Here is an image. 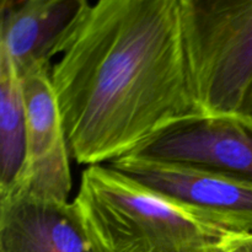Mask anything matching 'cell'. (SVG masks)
<instances>
[{"label":"cell","instance_id":"obj_11","mask_svg":"<svg viewBox=\"0 0 252 252\" xmlns=\"http://www.w3.org/2000/svg\"><path fill=\"white\" fill-rule=\"evenodd\" d=\"M241 115H244L245 117H248L249 120L252 121V85L249 90L248 95H246L245 100H244L243 106H241L240 110Z\"/></svg>","mask_w":252,"mask_h":252},{"label":"cell","instance_id":"obj_7","mask_svg":"<svg viewBox=\"0 0 252 252\" xmlns=\"http://www.w3.org/2000/svg\"><path fill=\"white\" fill-rule=\"evenodd\" d=\"M0 252H100L73 202L0 198Z\"/></svg>","mask_w":252,"mask_h":252},{"label":"cell","instance_id":"obj_8","mask_svg":"<svg viewBox=\"0 0 252 252\" xmlns=\"http://www.w3.org/2000/svg\"><path fill=\"white\" fill-rule=\"evenodd\" d=\"M86 0H2L0 52L20 76L51 63L57 48L86 5Z\"/></svg>","mask_w":252,"mask_h":252},{"label":"cell","instance_id":"obj_1","mask_svg":"<svg viewBox=\"0 0 252 252\" xmlns=\"http://www.w3.org/2000/svg\"><path fill=\"white\" fill-rule=\"evenodd\" d=\"M56 56L52 84L78 164L108 165L207 117L189 74L181 0L88 1Z\"/></svg>","mask_w":252,"mask_h":252},{"label":"cell","instance_id":"obj_9","mask_svg":"<svg viewBox=\"0 0 252 252\" xmlns=\"http://www.w3.org/2000/svg\"><path fill=\"white\" fill-rule=\"evenodd\" d=\"M26 155V108L22 78L0 52V197L16 187Z\"/></svg>","mask_w":252,"mask_h":252},{"label":"cell","instance_id":"obj_4","mask_svg":"<svg viewBox=\"0 0 252 252\" xmlns=\"http://www.w3.org/2000/svg\"><path fill=\"white\" fill-rule=\"evenodd\" d=\"M51 70V63H41L22 76L26 155L16 187L5 197L25 194L42 201L69 202L73 186L70 150Z\"/></svg>","mask_w":252,"mask_h":252},{"label":"cell","instance_id":"obj_2","mask_svg":"<svg viewBox=\"0 0 252 252\" xmlns=\"http://www.w3.org/2000/svg\"><path fill=\"white\" fill-rule=\"evenodd\" d=\"M73 203L100 252H226L238 234L108 165L84 170Z\"/></svg>","mask_w":252,"mask_h":252},{"label":"cell","instance_id":"obj_5","mask_svg":"<svg viewBox=\"0 0 252 252\" xmlns=\"http://www.w3.org/2000/svg\"><path fill=\"white\" fill-rule=\"evenodd\" d=\"M108 166L154 191L219 217L238 234H252V181L198 165L128 155Z\"/></svg>","mask_w":252,"mask_h":252},{"label":"cell","instance_id":"obj_3","mask_svg":"<svg viewBox=\"0 0 252 252\" xmlns=\"http://www.w3.org/2000/svg\"><path fill=\"white\" fill-rule=\"evenodd\" d=\"M192 84L207 116L240 113L252 85V0H181Z\"/></svg>","mask_w":252,"mask_h":252},{"label":"cell","instance_id":"obj_6","mask_svg":"<svg viewBox=\"0 0 252 252\" xmlns=\"http://www.w3.org/2000/svg\"><path fill=\"white\" fill-rule=\"evenodd\" d=\"M132 155L198 165L252 181V121L241 113L185 123Z\"/></svg>","mask_w":252,"mask_h":252},{"label":"cell","instance_id":"obj_10","mask_svg":"<svg viewBox=\"0 0 252 252\" xmlns=\"http://www.w3.org/2000/svg\"><path fill=\"white\" fill-rule=\"evenodd\" d=\"M226 252H252V234H236L229 241Z\"/></svg>","mask_w":252,"mask_h":252}]
</instances>
